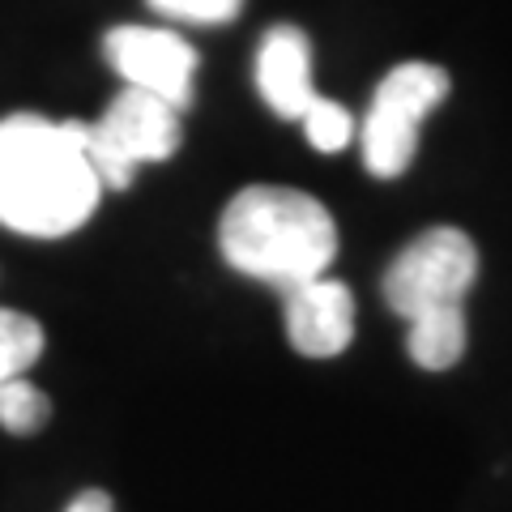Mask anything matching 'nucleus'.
Returning a JSON list of instances; mask_svg holds the SVG:
<instances>
[{
	"mask_svg": "<svg viewBox=\"0 0 512 512\" xmlns=\"http://www.w3.org/2000/svg\"><path fill=\"white\" fill-rule=\"evenodd\" d=\"M99 175L86 158L82 120H0V222L22 235L56 239L77 231L99 205Z\"/></svg>",
	"mask_w": 512,
	"mask_h": 512,
	"instance_id": "obj_1",
	"label": "nucleus"
},
{
	"mask_svg": "<svg viewBox=\"0 0 512 512\" xmlns=\"http://www.w3.org/2000/svg\"><path fill=\"white\" fill-rule=\"evenodd\" d=\"M218 244L231 269L286 295L312 278H325L338 252V227L308 192L256 184L231 197Z\"/></svg>",
	"mask_w": 512,
	"mask_h": 512,
	"instance_id": "obj_2",
	"label": "nucleus"
},
{
	"mask_svg": "<svg viewBox=\"0 0 512 512\" xmlns=\"http://www.w3.org/2000/svg\"><path fill=\"white\" fill-rule=\"evenodd\" d=\"M478 274V252L466 231L431 227L393 256L384 274V299L410 325L423 316L466 312V295Z\"/></svg>",
	"mask_w": 512,
	"mask_h": 512,
	"instance_id": "obj_3",
	"label": "nucleus"
},
{
	"mask_svg": "<svg viewBox=\"0 0 512 512\" xmlns=\"http://www.w3.org/2000/svg\"><path fill=\"white\" fill-rule=\"evenodd\" d=\"M175 146H180V107L133 86L116 94L99 120L86 124V158L103 188H128L141 163H163Z\"/></svg>",
	"mask_w": 512,
	"mask_h": 512,
	"instance_id": "obj_4",
	"label": "nucleus"
},
{
	"mask_svg": "<svg viewBox=\"0 0 512 512\" xmlns=\"http://www.w3.org/2000/svg\"><path fill=\"white\" fill-rule=\"evenodd\" d=\"M448 77L440 64H397L372 94V111L363 120V163L380 180H393L410 167L419 150L423 120L444 103Z\"/></svg>",
	"mask_w": 512,
	"mask_h": 512,
	"instance_id": "obj_5",
	"label": "nucleus"
},
{
	"mask_svg": "<svg viewBox=\"0 0 512 512\" xmlns=\"http://www.w3.org/2000/svg\"><path fill=\"white\" fill-rule=\"evenodd\" d=\"M107 60L111 69L133 90L158 94L171 107L192 103V77H197V52L175 30L158 26H116L107 35Z\"/></svg>",
	"mask_w": 512,
	"mask_h": 512,
	"instance_id": "obj_6",
	"label": "nucleus"
},
{
	"mask_svg": "<svg viewBox=\"0 0 512 512\" xmlns=\"http://www.w3.org/2000/svg\"><path fill=\"white\" fill-rule=\"evenodd\" d=\"M286 333H291V346L308 359L342 355L355 338V299L333 278L303 282L286 291Z\"/></svg>",
	"mask_w": 512,
	"mask_h": 512,
	"instance_id": "obj_7",
	"label": "nucleus"
},
{
	"mask_svg": "<svg viewBox=\"0 0 512 512\" xmlns=\"http://www.w3.org/2000/svg\"><path fill=\"white\" fill-rule=\"evenodd\" d=\"M256 86H261L265 103L282 120H299L308 111L316 90H312V47L303 30L295 26L269 30L261 52H256Z\"/></svg>",
	"mask_w": 512,
	"mask_h": 512,
	"instance_id": "obj_8",
	"label": "nucleus"
},
{
	"mask_svg": "<svg viewBox=\"0 0 512 512\" xmlns=\"http://www.w3.org/2000/svg\"><path fill=\"white\" fill-rule=\"evenodd\" d=\"M406 350L423 372H448V367L466 355V312L410 320L406 325Z\"/></svg>",
	"mask_w": 512,
	"mask_h": 512,
	"instance_id": "obj_9",
	"label": "nucleus"
},
{
	"mask_svg": "<svg viewBox=\"0 0 512 512\" xmlns=\"http://www.w3.org/2000/svg\"><path fill=\"white\" fill-rule=\"evenodd\" d=\"M43 355V325L26 312L0 308V380L22 376Z\"/></svg>",
	"mask_w": 512,
	"mask_h": 512,
	"instance_id": "obj_10",
	"label": "nucleus"
},
{
	"mask_svg": "<svg viewBox=\"0 0 512 512\" xmlns=\"http://www.w3.org/2000/svg\"><path fill=\"white\" fill-rule=\"evenodd\" d=\"M47 414H52V402H47L30 380H22V376L0 380V427H5L9 436H35L47 423Z\"/></svg>",
	"mask_w": 512,
	"mask_h": 512,
	"instance_id": "obj_11",
	"label": "nucleus"
},
{
	"mask_svg": "<svg viewBox=\"0 0 512 512\" xmlns=\"http://www.w3.org/2000/svg\"><path fill=\"white\" fill-rule=\"evenodd\" d=\"M299 124H303V133H308L312 150H320V154H338V150L350 146V137H355V116H350L342 103L320 99V94L308 103Z\"/></svg>",
	"mask_w": 512,
	"mask_h": 512,
	"instance_id": "obj_12",
	"label": "nucleus"
},
{
	"mask_svg": "<svg viewBox=\"0 0 512 512\" xmlns=\"http://www.w3.org/2000/svg\"><path fill=\"white\" fill-rule=\"evenodd\" d=\"M150 5L175 22H192V26H222L231 22L244 0H150Z\"/></svg>",
	"mask_w": 512,
	"mask_h": 512,
	"instance_id": "obj_13",
	"label": "nucleus"
},
{
	"mask_svg": "<svg viewBox=\"0 0 512 512\" xmlns=\"http://www.w3.org/2000/svg\"><path fill=\"white\" fill-rule=\"evenodd\" d=\"M64 512H116V508H111V495L107 491H82Z\"/></svg>",
	"mask_w": 512,
	"mask_h": 512,
	"instance_id": "obj_14",
	"label": "nucleus"
}]
</instances>
